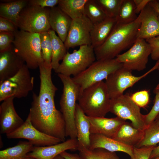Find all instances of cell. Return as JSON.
Masks as SVG:
<instances>
[{"instance_id":"cell-38","label":"cell","mask_w":159,"mask_h":159,"mask_svg":"<svg viewBox=\"0 0 159 159\" xmlns=\"http://www.w3.org/2000/svg\"><path fill=\"white\" fill-rule=\"evenodd\" d=\"M155 147L151 146L140 148L134 147V159H150L151 153Z\"/></svg>"},{"instance_id":"cell-21","label":"cell","mask_w":159,"mask_h":159,"mask_svg":"<svg viewBox=\"0 0 159 159\" xmlns=\"http://www.w3.org/2000/svg\"><path fill=\"white\" fill-rule=\"evenodd\" d=\"M49 21L51 29L57 32L64 43L72 19L57 6L50 8Z\"/></svg>"},{"instance_id":"cell-41","label":"cell","mask_w":159,"mask_h":159,"mask_svg":"<svg viewBox=\"0 0 159 159\" xmlns=\"http://www.w3.org/2000/svg\"><path fill=\"white\" fill-rule=\"evenodd\" d=\"M16 25L10 20L0 17V32H15L18 30Z\"/></svg>"},{"instance_id":"cell-8","label":"cell","mask_w":159,"mask_h":159,"mask_svg":"<svg viewBox=\"0 0 159 159\" xmlns=\"http://www.w3.org/2000/svg\"><path fill=\"white\" fill-rule=\"evenodd\" d=\"M50 8L28 5L20 12L16 26L20 30L40 33L51 29L49 23Z\"/></svg>"},{"instance_id":"cell-37","label":"cell","mask_w":159,"mask_h":159,"mask_svg":"<svg viewBox=\"0 0 159 159\" xmlns=\"http://www.w3.org/2000/svg\"><path fill=\"white\" fill-rule=\"evenodd\" d=\"M14 39V33L0 32V52L6 49L12 44Z\"/></svg>"},{"instance_id":"cell-44","label":"cell","mask_w":159,"mask_h":159,"mask_svg":"<svg viewBox=\"0 0 159 159\" xmlns=\"http://www.w3.org/2000/svg\"><path fill=\"white\" fill-rule=\"evenodd\" d=\"M149 4L156 11L159 20V1L151 0Z\"/></svg>"},{"instance_id":"cell-3","label":"cell","mask_w":159,"mask_h":159,"mask_svg":"<svg viewBox=\"0 0 159 159\" xmlns=\"http://www.w3.org/2000/svg\"><path fill=\"white\" fill-rule=\"evenodd\" d=\"M78 101L79 105L87 116L104 117L110 112L111 99L103 81L85 89Z\"/></svg>"},{"instance_id":"cell-30","label":"cell","mask_w":159,"mask_h":159,"mask_svg":"<svg viewBox=\"0 0 159 159\" xmlns=\"http://www.w3.org/2000/svg\"><path fill=\"white\" fill-rule=\"evenodd\" d=\"M79 155L84 159H120L115 152H111L102 148L90 149L79 143L78 149Z\"/></svg>"},{"instance_id":"cell-1","label":"cell","mask_w":159,"mask_h":159,"mask_svg":"<svg viewBox=\"0 0 159 159\" xmlns=\"http://www.w3.org/2000/svg\"><path fill=\"white\" fill-rule=\"evenodd\" d=\"M39 68L40 89L38 95L33 93L29 113L31 123L40 132L64 142L66 137L65 122L55 105L54 97L58 89L52 81V67L43 63Z\"/></svg>"},{"instance_id":"cell-27","label":"cell","mask_w":159,"mask_h":159,"mask_svg":"<svg viewBox=\"0 0 159 159\" xmlns=\"http://www.w3.org/2000/svg\"><path fill=\"white\" fill-rule=\"evenodd\" d=\"M51 38L52 47L51 66L52 69L56 70L59 66V61L62 60L67 51L64 42L52 29L48 32Z\"/></svg>"},{"instance_id":"cell-46","label":"cell","mask_w":159,"mask_h":159,"mask_svg":"<svg viewBox=\"0 0 159 159\" xmlns=\"http://www.w3.org/2000/svg\"><path fill=\"white\" fill-rule=\"evenodd\" d=\"M152 122L157 126L159 127V113Z\"/></svg>"},{"instance_id":"cell-29","label":"cell","mask_w":159,"mask_h":159,"mask_svg":"<svg viewBox=\"0 0 159 159\" xmlns=\"http://www.w3.org/2000/svg\"><path fill=\"white\" fill-rule=\"evenodd\" d=\"M133 0H122L116 18L117 23L122 24L130 23L137 18Z\"/></svg>"},{"instance_id":"cell-45","label":"cell","mask_w":159,"mask_h":159,"mask_svg":"<svg viewBox=\"0 0 159 159\" xmlns=\"http://www.w3.org/2000/svg\"><path fill=\"white\" fill-rule=\"evenodd\" d=\"M159 156V144L155 146L151 153L150 159H153Z\"/></svg>"},{"instance_id":"cell-28","label":"cell","mask_w":159,"mask_h":159,"mask_svg":"<svg viewBox=\"0 0 159 159\" xmlns=\"http://www.w3.org/2000/svg\"><path fill=\"white\" fill-rule=\"evenodd\" d=\"M88 0H59L58 6L72 19L84 15L85 4Z\"/></svg>"},{"instance_id":"cell-34","label":"cell","mask_w":159,"mask_h":159,"mask_svg":"<svg viewBox=\"0 0 159 159\" xmlns=\"http://www.w3.org/2000/svg\"><path fill=\"white\" fill-rule=\"evenodd\" d=\"M107 17L116 18L122 0H96Z\"/></svg>"},{"instance_id":"cell-47","label":"cell","mask_w":159,"mask_h":159,"mask_svg":"<svg viewBox=\"0 0 159 159\" xmlns=\"http://www.w3.org/2000/svg\"><path fill=\"white\" fill-rule=\"evenodd\" d=\"M157 69L159 72V64ZM153 92L154 93L158 92H159V82L155 88Z\"/></svg>"},{"instance_id":"cell-20","label":"cell","mask_w":159,"mask_h":159,"mask_svg":"<svg viewBox=\"0 0 159 159\" xmlns=\"http://www.w3.org/2000/svg\"><path fill=\"white\" fill-rule=\"evenodd\" d=\"M90 149L102 148L111 152H122L129 155L131 159H134L133 147L101 135L90 134Z\"/></svg>"},{"instance_id":"cell-32","label":"cell","mask_w":159,"mask_h":159,"mask_svg":"<svg viewBox=\"0 0 159 159\" xmlns=\"http://www.w3.org/2000/svg\"><path fill=\"white\" fill-rule=\"evenodd\" d=\"M159 143V127L153 122L147 126L144 130L143 139L135 146L138 148L155 146Z\"/></svg>"},{"instance_id":"cell-12","label":"cell","mask_w":159,"mask_h":159,"mask_svg":"<svg viewBox=\"0 0 159 159\" xmlns=\"http://www.w3.org/2000/svg\"><path fill=\"white\" fill-rule=\"evenodd\" d=\"M110 112L124 120L131 121L133 127L144 130L147 127L140 107L131 99L130 96L123 94L111 99Z\"/></svg>"},{"instance_id":"cell-7","label":"cell","mask_w":159,"mask_h":159,"mask_svg":"<svg viewBox=\"0 0 159 159\" xmlns=\"http://www.w3.org/2000/svg\"><path fill=\"white\" fill-rule=\"evenodd\" d=\"M96 60L91 45L81 46L78 49L74 50L72 53L67 52L54 72L57 74L74 76L85 71Z\"/></svg>"},{"instance_id":"cell-39","label":"cell","mask_w":159,"mask_h":159,"mask_svg":"<svg viewBox=\"0 0 159 159\" xmlns=\"http://www.w3.org/2000/svg\"><path fill=\"white\" fill-rule=\"evenodd\" d=\"M151 49V58L154 60L159 59V36L145 39Z\"/></svg>"},{"instance_id":"cell-6","label":"cell","mask_w":159,"mask_h":159,"mask_svg":"<svg viewBox=\"0 0 159 159\" xmlns=\"http://www.w3.org/2000/svg\"><path fill=\"white\" fill-rule=\"evenodd\" d=\"M122 67L123 64L115 58L96 60L85 71L72 79L80 87V95L85 89L106 80L110 74Z\"/></svg>"},{"instance_id":"cell-2","label":"cell","mask_w":159,"mask_h":159,"mask_svg":"<svg viewBox=\"0 0 159 159\" xmlns=\"http://www.w3.org/2000/svg\"><path fill=\"white\" fill-rule=\"evenodd\" d=\"M140 24L138 17L130 24L117 23L105 42L94 49L96 60L115 58L122 51L132 46L137 38Z\"/></svg>"},{"instance_id":"cell-26","label":"cell","mask_w":159,"mask_h":159,"mask_svg":"<svg viewBox=\"0 0 159 159\" xmlns=\"http://www.w3.org/2000/svg\"><path fill=\"white\" fill-rule=\"evenodd\" d=\"M34 146L28 141H20L14 146L0 151V159H35L28 155Z\"/></svg>"},{"instance_id":"cell-19","label":"cell","mask_w":159,"mask_h":159,"mask_svg":"<svg viewBox=\"0 0 159 159\" xmlns=\"http://www.w3.org/2000/svg\"><path fill=\"white\" fill-rule=\"evenodd\" d=\"M87 117L90 123L91 134L101 135L110 138L126 122V120L117 116L112 118L88 116Z\"/></svg>"},{"instance_id":"cell-31","label":"cell","mask_w":159,"mask_h":159,"mask_svg":"<svg viewBox=\"0 0 159 159\" xmlns=\"http://www.w3.org/2000/svg\"><path fill=\"white\" fill-rule=\"evenodd\" d=\"M84 15L93 25L98 24L107 17L97 3L96 0H88L85 7Z\"/></svg>"},{"instance_id":"cell-49","label":"cell","mask_w":159,"mask_h":159,"mask_svg":"<svg viewBox=\"0 0 159 159\" xmlns=\"http://www.w3.org/2000/svg\"><path fill=\"white\" fill-rule=\"evenodd\" d=\"M159 159V156L155 158H154V159Z\"/></svg>"},{"instance_id":"cell-18","label":"cell","mask_w":159,"mask_h":159,"mask_svg":"<svg viewBox=\"0 0 159 159\" xmlns=\"http://www.w3.org/2000/svg\"><path fill=\"white\" fill-rule=\"evenodd\" d=\"M79 143L77 138H71L62 143L47 146H34L28 153L29 156L35 159H53L62 152L67 150H77Z\"/></svg>"},{"instance_id":"cell-10","label":"cell","mask_w":159,"mask_h":159,"mask_svg":"<svg viewBox=\"0 0 159 159\" xmlns=\"http://www.w3.org/2000/svg\"><path fill=\"white\" fill-rule=\"evenodd\" d=\"M159 64V59L150 69L139 76L133 75L132 71L123 67L110 74L105 80V83L111 99L123 95L126 89L132 87L138 81L157 69Z\"/></svg>"},{"instance_id":"cell-22","label":"cell","mask_w":159,"mask_h":159,"mask_svg":"<svg viewBox=\"0 0 159 159\" xmlns=\"http://www.w3.org/2000/svg\"><path fill=\"white\" fill-rule=\"evenodd\" d=\"M116 24V18L107 17L100 22L93 25L90 35L91 45L94 49L105 42Z\"/></svg>"},{"instance_id":"cell-42","label":"cell","mask_w":159,"mask_h":159,"mask_svg":"<svg viewBox=\"0 0 159 159\" xmlns=\"http://www.w3.org/2000/svg\"><path fill=\"white\" fill-rule=\"evenodd\" d=\"M137 14H139L151 0H133Z\"/></svg>"},{"instance_id":"cell-17","label":"cell","mask_w":159,"mask_h":159,"mask_svg":"<svg viewBox=\"0 0 159 159\" xmlns=\"http://www.w3.org/2000/svg\"><path fill=\"white\" fill-rule=\"evenodd\" d=\"M25 63L15 51L13 45L0 52V83L12 77Z\"/></svg>"},{"instance_id":"cell-5","label":"cell","mask_w":159,"mask_h":159,"mask_svg":"<svg viewBox=\"0 0 159 159\" xmlns=\"http://www.w3.org/2000/svg\"><path fill=\"white\" fill-rule=\"evenodd\" d=\"M14 34L12 44L15 52L24 61L29 69H35L39 67L43 63L40 33L18 30Z\"/></svg>"},{"instance_id":"cell-48","label":"cell","mask_w":159,"mask_h":159,"mask_svg":"<svg viewBox=\"0 0 159 159\" xmlns=\"http://www.w3.org/2000/svg\"><path fill=\"white\" fill-rule=\"evenodd\" d=\"M53 159H65L60 154L55 157Z\"/></svg>"},{"instance_id":"cell-13","label":"cell","mask_w":159,"mask_h":159,"mask_svg":"<svg viewBox=\"0 0 159 159\" xmlns=\"http://www.w3.org/2000/svg\"><path fill=\"white\" fill-rule=\"evenodd\" d=\"M8 139H26L34 146H44L62 142L59 139L47 135L36 129L32 125L29 114L23 123L13 132L6 135Z\"/></svg>"},{"instance_id":"cell-40","label":"cell","mask_w":159,"mask_h":159,"mask_svg":"<svg viewBox=\"0 0 159 159\" xmlns=\"http://www.w3.org/2000/svg\"><path fill=\"white\" fill-rule=\"evenodd\" d=\"M59 0H29L28 4L42 8H52L58 5Z\"/></svg>"},{"instance_id":"cell-14","label":"cell","mask_w":159,"mask_h":159,"mask_svg":"<svg viewBox=\"0 0 159 159\" xmlns=\"http://www.w3.org/2000/svg\"><path fill=\"white\" fill-rule=\"evenodd\" d=\"M93 25L85 15L72 19L64 43L67 50L78 46L91 45L90 33Z\"/></svg>"},{"instance_id":"cell-43","label":"cell","mask_w":159,"mask_h":159,"mask_svg":"<svg viewBox=\"0 0 159 159\" xmlns=\"http://www.w3.org/2000/svg\"><path fill=\"white\" fill-rule=\"evenodd\" d=\"M65 159H84L79 155L71 153L64 151L60 154Z\"/></svg>"},{"instance_id":"cell-35","label":"cell","mask_w":159,"mask_h":159,"mask_svg":"<svg viewBox=\"0 0 159 159\" xmlns=\"http://www.w3.org/2000/svg\"><path fill=\"white\" fill-rule=\"evenodd\" d=\"M130 97L132 100L140 108L145 107L149 102V93L146 90L136 92Z\"/></svg>"},{"instance_id":"cell-23","label":"cell","mask_w":159,"mask_h":159,"mask_svg":"<svg viewBox=\"0 0 159 159\" xmlns=\"http://www.w3.org/2000/svg\"><path fill=\"white\" fill-rule=\"evenodd\" d=\"M143 135L144 130L136 128L131 124L126 122L111 138L134 147L140 141Z\"/></svg>"},{"instance_id":"cell-15","label":"cell","mask_w":159,"mask_h":159,"mask_svg":"<svg viewBox=\"0 0 159 159\" xmlns=\"http://www.w3.org/2000/svg\"><path fill=\"white\" fill-rule=\"evenodd\" d=\"M13 97L3 101L0 105V133L6 135L18 128L24 122L15 109Z\"/></svg>"},{"instance_id":"cell-24","label":"cell","mask_w":159,"mask_h":159,"mask_svg":"<svg viewBox=\"0 0 159 159\" xmlns=\"http://www.w3.org/2000/svg\"><path fill=\"white\" fill-rule=\"evenodd\" d=\"M75 122L77 132V139L79 143L89 148L90 146V125L87 116L78 103L77 104Z\"/></svg>"},{"instance_id":"cell-9","label":"cell","mask_w":159,"mask_h":159,"mask_svg":"<svg viewBox=\"0 0 159 159\" xmlns=\"http://www.w3.org/2000/svg\"><path fill=\"white\" fill-rule=\"evenodd\" d=\"M24 64L12 77L0 83V101L11 97L20 98L26 97L32 90L34 78Z\"/></svg>"},{"instance_id":"cell-16","label":"cell","mask_w":159,"mask_h":159,"mask_svg":"<svg viewBox=\"0 0 159 159\" xmlns=\"http://www.w3.org/2000/svg\"><path fill=\"white\" fill-rule=\"evenodd\" d=\"M140 26L137 38L146 39L159 36V20L155 9L149 4L138 16Z\"/></svg>"},{"instance_id":"cell-11","label":"cell","mask_w":159,"mask_h":159,"mask_svg":"<svg viewBox=\"0 0 159 159\" xmlns=\"http://www.w3.org/2000/svg\"><path fill=\"white\" fill-rule=\"evenodd\" d=\"M151 48L145 39L137 38L133 45L127 51L115 58L124 68L132 71H141L146 67Z\"/></svg>"},{"instance_id":"cell-4","label":"cell","mask_w":159,"mask_h":159,"mask_svg":"<svg viewBox=\"0 0 159 159\" xmlns=\"http://www.w3.org/2000/svg\"><path fill=\"white\" fill-rule=\"evenodd\" d=\"M63 85L62 92L59 102L60 111L65 124L66 137L77 138L75 122L77 103L80 95V88L70 76L58 74Z\"/></svg>"},{"instance_id":"cell-33","label":"cell","mask_w":159,"mask_h":159,"mask_svg":"<svg viewBox=\"0 0 159 159\" xmlns=\"http://www.w3.org/2000/svg\"><path fill=\"white\" fill-rule=\"evenodd\" d=\"M40 46L43 63L51 65L52 47L51 39L48 32L40 33Z\"/></svg>"},{"instance_id":"cell-36","label":"cell","mask_w":159,"mask_h":159,"mask_svg":"<svg viewBox=\"0 0 159 159\" xmlns=\"http://www.w3.org/2000/svg\"><path fill=\"white\" fill-rule=\"evenodd\" d=\"M154 93L155 95L153 105L149 112L143 115L144 122L147 126L154 121L159 113V92Z\"/></svg>"},{"instance_id":"cell-25","label":"cell","mask_w":159,"mask_h":159,"mask_svg":"<svg viewBox=\"0 0 159 159\" xmlns=\"http://www.w3.org/2000/svg\"><path fill=\"white\" fill-rule=\"evenodd\" d=\"M0 3V16L6 19L16 25L19 14L28 4V0H5Z\"/></svg>"}]
</instances>
